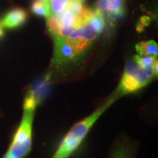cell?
<instances>
[{"mask_svg": "<svg viewBox=\"0 0 158 158\" xmlns=\"http://www.w3.org/2000/svg\"><path fill=\"white\" fill-rule=\"evenodd\" d=\"M135 50L139 56H149L157 57L158 45L154 40L140 42L135 45Z\"/></svg>", "mask_w": 158, "mask_h": 158, "instance_id": "cell-8", "label": "cell"}, {"mask_svg": "<svg viewBox=\"0 0 158 158\" xmlns=\"http://www.w3.org/2000/svg\"><path fill=\"white\" fill-rule=\"evenodd\" d=\"M150 23V18L149 16H142L137 23V30L138 31H143L146 27H147Z\"/></svg>", "mask_w": 158, "mask_h": 158, "instance_id": "cell-15", "label": "cell"}, {"mask_svg": "<svg viewBox=\"0 0 158 158\" xmlns=\"http://www.w3.org/2000/svg\"><path fill=\"white\" fill-rule=\"evenodd\" d=\"M31 10L37 16L48 19L51 16L50 0H34L31 3Z\"/></svg>", "mask_w": 158, "mask_h": 158, "instance_id": "cell-10", "label": "cell"}, {"mask_svg": "<svg viewBox=\"0 0 158 158\" xmlns=\"http://www.w3.org/2000/svg\"><path fill=\"white\" fill-rule=\"evenodd\" d=\"M116 102L108 97L98 108L71 127L50 158H70L80 147L99 118Z\"/></svg>", "mask_w": 158, "mask_h": 158, "instance_id": "cell-2", "label": "cell"}, {"mask_svg": "<svg viewBox=\"0 0 158 158\" xmlns=\"http://www.w3.org/2000/svg\"><path fill=\"white\" fill-rule=\"evenodd\" d=\"M47 27L51 35H54L61 28L58 19V15H51L47 19Z\"/></svg>", "mask_w": 158, "mask_h": 158, "instance_id": "cell-14", "label": "cell"}, {"mask_svg": "<svg viewBox=\"0 0 158 158\" xmlns=\"http://www.w3.org/2000/svg\"><path fill=\"white\" fill-rule=\"evenodd\" d=\"M4 116H5V115H4L3 111H2V110L1 109H0V118H4Z\"/></svg>", "mask_w": 158, "mask_h": 158, "instance_id": "cell-17", "label": "cell"}, {"mask_svg": "<svg viewBox=\"0 0 158 158\" xmlns=\"http://www.w3.org/2000/svg\"><path fill=\"white\" fill-rule=\"evenodd\" d=\"M125 5L126 0H98L96 9L111 21H116L124 16Z\"/></svg>", "mask_w": 158, "mask_h": 158, "instance_id": "cell-6", "label": "cell"}, {"mask_svg": "<svg viewBox=\"0 0 158 158\" xmlns=\"http://www.w3.org/2000/svg\"><path fill=\"white\" fill-rule=\"evenodd\" d=\"M157 78V74L154 70V64L151 67L143 68L132 58L125 64L118 85L109 97L116 101L127 94L136 93Z\"/></svg>", "mask_w": 158, "mask_h": 158, "instance_id": "cell-3", "label": "cell"}, {"mask_svg": "<svg viewBox=\"0 0 158 158\" xmlns=\"http://www.w3.org/2000/svg\"><path fill=\"white\" fill-rule=\"evenodd\" d=\"M84 9V7L83 6L82 2L79 0H70L66 7V10H68L69 11L72 12L77 17H78L79 15L81 14Z\"/></svg>", "mask_w": 158, "mask_h": 158, "instance_id": "cell-13", "label": "cell"}, {"mask_svg": "<svg viewBox=\"0 0 158 158\" xmlns=\"http://www.w3.org/2000/svg\"><path fill=\"white\" fill-rule=\"evenodd\" d=\"M139 143L126 133L119 134L112 143L108 158H136Z\"/></svg>", "mask_w": 158, "mask_h": 158, "instance_id": "cell-5", "label": "cell"}, {"mask_svg": "<svg viewBox=\"0 0 158 158\" xmlns=\"http://www.w3.org/2000/svg\"><path fill=\"white\" fill-rule=\"evenodd\" d=\"M70 0H50L51 15H59L66 10Z\"/></svg>", "mask_w": 158, "mask_h": 158, "instance_id": "cell-12", "label": "cell"}, {"mask_svg": "<svg viewBox=\"0 0 158 158\" xmlns=\"http://www.w3.org/2000/svg\"><path fill=\"white\" fill-rule=\"evenodd\" d=\"M79 1H80V2H84L85 0H79Z\"/></svg>", "mask_w": 158, "mask_h": 158, "instance_id": "cell-18", "label": "cell"}, {"mask_svg": "<svg viewBox=\"0 0 158 158\" xmlns=\"http://www.w3.org/2000/svg\"><path fill=\"white\" fill-rule=\"evenodd\" d=\"M40 98L33 87L29 88L23 97L22 116L7 151L1 158H25L33 144V125Z\"/></svg>", "mask_w": 158, "mask_h": 158, "instance_id": "cell-1", "label": "cell"}, {"mask_svg": "<svg viewBox=\"0 0 158 158\" xmlns=\"http://www.w3.org/2000/svg\"><path fill=\"white\" fill-rule=\"evenodd\" d=\"M4 36V31H3V28L0 26V40Z\"/></svg>", "mask_w": 158, "mask_h": 158, "instance_id": "cell-16", "label": "cell"}, {"mask_svg": "<svg viewBox=\"0 0 158 158\" xmlns=\"http://www.w3.org/2000/svg\"><path fill=\"white\" fill-rule=\"evenodd\" d=\"M98 36L95 31L86 24L75 29L66 41L84 59L85 54L89 50Z\"/></svg>", "mask_w": 158, "mask_h": 158, "instance_id": "cell-4", "label": "cell"}, {"mask_svg": "<svg viewBox=\"0 0 158 158\" xmlns=\"http://www.w3.org/2000/svg\"><path fill=\"white\" fill-rule=\"evenodd\" d=\"M60 27H74L77 29V21L78 17L74 15L72 12L69 11L68 10H65L63 13L58 15Z\"/></svg>", "mask_w": 158, "mask_h": 158, "instance_id": "cell-11", "label": "cell"}, {"mask_svg": "<svg viewBox=\"0 0 158 158\" xmlns=\"http://www.w3.org/2000/svg\"><path fill=\"white\" fill-rule=\"evenodd\" d=\"M27 18L28 13L24 9L15 7L5 13L0 21V26L5 29H18L24 24Z\"/></svg>", "mask_w": 158, "mask_h": 158, "instance_id": "cell-7", "label": "cell"}, {"mask_svg": "<svg viewBox=\"0 0 158 158\" xmlns=\"http://www.w3.org/2000/svg\"><path fill=\"white\" fill-rule=\"evenodd\" d=\"M87 24L92 28L98 35L102 33L106 25L105 15L100 11L95 9L92 10V14L90 15L88 20Z\"/></svg>", "mask_w": 158, "mask_h": 158, "instance_id": "cell-9", "label": "cell"}]
</instances>
